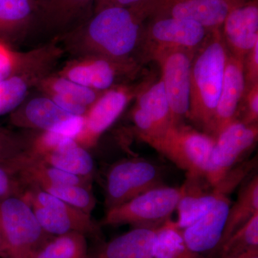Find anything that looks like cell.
<instances>
[{
  "label": "cell",
  "mask_w": 258,
  "mask_h": 258,
  "mask_svg": "<svg viewBox=\"0 0 258 258\" xmlns=\"http://www.w3.org/2000/svg\"><path fill=\"white\" fill-rule=\"evenodd\" d=\"M154 9V3L137 8H104L55 39L62 42L64 51L76 57L96 55L137 60L134 54L143 45L144 22L152 17Z\"/></svg>",
  "instance_id": "cell-1"
},
{
  "label": "cell",
  "mask_w": 258,
  "mask_h": 258,
  "mask_svg": "<svg viewBox=\"0 0 258 258\" xmlns=\"http://www.w3.org/2000/svg\"><path fill=\"white\" fill-rule=\"evenodd\" d=\"M228 50L220 29L211 30L191 61L187 118L208 133L216 108Z\"/></svg>",
  "instance_id": "cell-2"
},
{
  "label": "cell",
  "mask_w": 258,
  "mask_h": 258,
  "mask_svg": "<svg viewBox=\"0 0 258 258\" xmlns=\"http://www.w3.org/2000/svg\"><path fill=\"white\" fill-rule=\"evenodd\" d=\"M64 52L57 39L34 50L20 52L13 72L0 81V115L11 113L20 106L32 88L52 74Z\"/></svg>",
  "instance_id": "cell-3"
},
{
  "label": "cell",
  "mask_w": 258,
  "mask_h": 258,
  "mask_svg": "<svg viewBox=\"0 0 258 258\" xmlns=\"http://www.w3.org/2000/svg\"><path fill=\"white\" fill-rule=\"evenodd\" d=\"M143 142L186 171L187 177L205 178L215 139L180 124L170 125L162 133Z\"/></svg>",
  "instance_id": "cell-4"
},
{
  "label": "cell",
  "mask_w": 258,
  "mask_h": 258,
  "mask_svg": "<svg viewBox=\"0 0 258 258\" xmlns=\"http://www.w3.org/2000/svg\"><path fill=\"white\" fill-rule=\"evenodd\" d=\"M0 233L5 258H32L52 237L43 230L30 205L20 196L0 199Z\"/></svg>",
  "instance_id": "cell-5"
},
{
  "label": "cell",
  "mask_w": 258,
  "mask_h": 258,
  "mask_svg": "<svg viewBox=\"0 0 258 258\" xmlns=\"http://www.w3.org/2000/svg\"><path fill=\"white\" fill-rule=\"evenodd\" d=\"M182 187L156 186L128 202L106 210L102 225H133L134 227H159L176 210L182 196Z\"/></svg>",
  "instance_id": "cell-6"
},
{
  "label": "cell",
  "mask_w": 258,
  "mask_h": 258,
  "mask_svg": "<svg viewBox=\"0 0 258 258\" xmlns=\"http://www.w3.org/2000/svg\"><path fill=\"white\" fill-rule=\"evenodd\" d=\"M21 197L32 208L43 230L52 237L72 232L86 236L99 234V228L91 215L71 206L40 188L30 186Z\"/></svg>",
  "instance_id": "cell-7"
},
{
  "label": "cell",
  "mask_w": 258,
  "mask_h": 258,
  "mask_svg": "<svg viewBox=\"0 0 258 258\" xmlns=\"http://www.w3.org/2000/svg\"><path fill=\"white\" fill-rule=\"evenodd\" d=\"M140 66L136 60H115L101 56L78 57L67 62L59 76L103 92L120 85L128 84Z\"/></svg>",
  "instance_id": "cell-8"
},
{
  "label": "cell",
  "mask_w": 258,
  "mask_h": 258,
  "mask_svg": "<svg viewBox=\"0 0 258 258\" xmlns=\"http://www.w3.org/2000/svg\"><path fill=\"white\" fill-rule=\"evenodd\" d=\"M149 84L147 81L138 85H120L103 91L83 116L82 128L75 140L86 149L94 147L128 103Z\"/></svg>",
  "instance_id": "cell-9"
},
{
  "label": "cell",
  "mask_w": 258,
  "mask_h": 258,
  "mask_svg": "<svg viewBox=\"0 0 258 258\" xmlns=\"http://www.w3.org/2000/svg\"><path fill=\"white\" fill-rule=\"evenodd\" d=\"M160 185L161 171L154 163L144 159L118 161L107 173L105 206L114 208Z\"/></svg>",
  "instance_id": "cell-10"
},
{
  "label": "cell",
  "mask_w": 258,
  "mask_h": 258,
  "mask_svg": "<svg viewBox=\"0 0 258 258\" xmlns=\"http://www.w3.org/2000/svg\"><path fill=\"white\" fill-rule=\"evenodd\" d=\"M195 52L174 49L156 51L149 55L160 66L161 80L169 103L171 125L182 124L184 118H187L190 74Z\"/></svg>",
  "instance_id": "cell-11"
},
{
  "label": "cell",
  "mask_w": 258,
  "mask_h": 258,
  "mask_svg": "<svg viewBox=\"0 0 258 258\" xmlns=\"http://www.w3.org/2000/svg\"><path fill=\"white\" fill-rule=\"evenodd\" d=\"M258 137L257 124H244L236 119L215 139L205 179L212 188L252 149Z\"/></svg>",
  "instance_id": "cell-12"
},
{
  "label": "cell",
  "mask_w": 258,
  "mask_h": 258,
  "mask_svg": "<svg viewBox=\"0 0 258 258\" xmlns=\"http://www.w3.org/2000/svg\"><path fill=\"white\" fill-rule=\"evenodd\" d=\"M10 122L18 128L39 132L61 130L74 138L82 128L83 116L70 114L43 94L25 100L10 113Z\"/></svg>",
  "instance_id": "cell-13"
},
{
  "label": "cell",
  "mask_w": 258,
  "mask_h": 258,
  "mask_svg": "<svg viewBox=\"0 0 258 258\" xmlns=\"http://www.w3.org/2000/svg\"><path fill=\"white\" fill-rule=\"evenodd\" d=\"M145 29L142 47L148 53L164 50H197L209 30L191 20L171 17H152Z\"/></svg>",
  "instance_id": "cell-14"
},
{
  "label": "cell",
  "mask_w": 258,
  "mask_h": 258,
  "mask_svg": "<svg viewBox=\"0 0 258 258\" xmlns=\"http://www.w3.org/2000/svg\"><path fill=\"white\" fill-rule=\"evenodd\" d=\"M132 117L142 141L159 135L171 125L169 103L161 79L148 85L137 95Z\"/></svg>",
  "instance_id": "cell-15"
},
{
  "label": "cell",
  "mask_w": 258,
  "mask_h": 258,
  "mask_svg": "<svg viewBox=\"0 0 258 258\" xmlns=\"http://www.w3.org/2000/svg\"><path fill=\"white\" fill-rule=\"evenodd\" d=\"M231 206L229 195H221L203 217L181 230L190 250L212 258L220 244Z\"/></svg>",
  "instance_id": "cell-16"
},
{
  "label": "cell",
  "mask_w": 258,
  "mask_h": 258,
  "mask_svg": "<svg viewBox=\"0 0 258 258\" xmlns=\"http://www.w3.org/2000/svg\"><path fill=\"white\" fill-rule=\"evenodd\" d=\"M244 61L228 52L224 71L221 91L208 134L214 139L237 119L239 106L245 94Z\"/></svg>",
  "instance_id": "cell-17"
},
{
  "label": "cell",
  "mask_w": 258,
  "mask_h": 258,
  "mask_svg": "<svg viewBox=\"0 0 258 258\" xmlns=\"http://www.w3.org/2000/svg\"><path fill=\"white\" fill-rule=\"evenodd\" d=\"M220 31L228 52L244 61L258 42L257 0H248L238 8L231 10Z\"/></svg>",
  "instance_id": "cell-18"
},
{
  "label": "cell",
  "mask_w": 258,
  "mask_h": 258,
  "mask_svg": "<svg viewBox=\"0 0 258 258\" xmlns=\"http://www.w3.org/2000/svg\"><path fill=\"white\" fill-rule=\"evenodd\" d=\"M231 10L222 0H156L151 18L171 17L191 20L211 31L221 28Z\"/></svg>",
  "instance_id": "cell-19"
},
{
  "label": "cell",
  "mask_w": 258,
  "mask_h": 258,
  "mask_svg": "<svg viewBox=\"0 0 258 258\" xmlns=\"http://www.w3.org/2000/svg\"><path fill=\"white\" fill-rule=\"evenodd\" d=\"M35 88L50 97L64 111L77 116H83L88 108L103 93L86 87L57 74H52L44 78Z\"/></svg>",
  "instance_id": "cell-20"
},
{
  "label": "cell",
  "mask_w": 258,
  "mask_h": 258,
  "mask_svg": "<svg viewBox=\"0 0 258 258\" xmlns=\"http://www.w3.org/2000/svg\"><path fill=\"white\" fill-rule=\"evenodd\" d=\"M159 227H134L101 244L89 258H154Z\"/></svg>",
  "instance_id": "cell-21"
},
{
  "label": "cell",
  "mask_w": 258,
  "mask_h": 258,
  "mask_svg": "<svg viewBox=\"0 0 258 258\" xmlns=\"http://www.w3.org/2000/svg\"><path fill=\"white\" fill-rule=\"evenodd\" d=\"M95 0H42L38 13L47 30L60 37L84 22L85 13L93 6Z\"/></svg>",
  "instance_id": "cell-22"
},
{
  "label": "cell",
  "mask_w": 258,
  "mask_h": 258,
  "mask_svg": "<svg viewBox=\"0 0 258 258\" xmlns=\"http://www.w3.org/2000/svg\"><path fill=\"white\" fill-rule=\"evenodd\" d=\"M19 175L27 187L42 188L49 185L78 184L92 186V180L74 175L34 157L28 150L20 159Z\"/></svg>",
  "instance_id": "cell-23"
},
{
  "label": "cell",
  "mask_w": 258,
  "mask_h": 258,
  "mask_svg": "<svg viewBox=\"0 0 258 258\" xmlns=\"http://www.w3.org/2000/svg\"><path fill=\"white\" fill-rule=\"evenodd\" d=\"M200 179L187 177L186 182L181 186L182 196L176 207L178 219L174 222L176 227L181 230L203 217L221 195L214 189L210 191H207L200 184Z\"/></svg>",
  "instance_id": "cell-24"
},
{
  "label": "cell",
  "mask_w": 258,
  "mask_h": 258,
  "mask_svg": "<svg viewBox=\"0 0 258 258\" xmlns=\"http://www.w3.org/2000/svg\"><path fill=\"white\" fill-rule=\"evenodd\" d=\"M37 159L70 174L93 180L96 167L92 156L74 139H67Z\"/></svg>",
  "instance_id": "cell-25"
},
{
  "label": "cell",
  "mask_w": 258,
  "mask_h": 258,
  "mask_svg": "<svg viewBox=\"0 0 258 258\" xmlns=\"http://www.w3.org/2000/svg\"><path fill=\"white\" fill-rule=\"evenodd\" d=\"M37 0H0V40L15 41L23 36L38 13Z\"/></svg>",
  "instance_id": "cell-26"
},
{
  "label": "cell",
  "mask_w": 258,
  "mask_h": 258,
  "mask_svg": "<svg viewBox=\"0 0 258 258\" xmlns=\"http://www.w3.org/2000/svg\"><path fill=\"white\" fill-rule=\"evenodd\" d=\"M257 212H258V176L257 174H255L242 186L239 191L238 197L235 203L231 205L221 240L217 249L236 230H238L246 222H248L251 217Z\"/></svg>",
  "instance_id": "cell-27"
},
{
  "label": "cell",
  "mask_w": 258,
  "mask_h": 258,
  "mask_svg": "<svg viewBox=\"0 0 258 258\" xmlns=\"http://www.w3.org/2000/svg\"><path fill=\"white\" fill-rule=\"evenodd\" d=\"M87 236L79 232L52 236L32 258H89Z\"/></svg>",
  "instance_id": "cell-28"
},
{
  "label": "cell",
  "mask_w": 258,
  "mask_h": 258,
  "mask_svg": "<svg viewBox=\"0 0 258 258\" xmlns=\"http://www.w3.org/2000/svg\"><path fill=\"white\" fill-rule=\"evenodd\" d=\"M256 247H258V212L228 237L212 258H236Z\"/></svg>",
  "instance_id": "cell-29"
},
{
  "label": "cell",
  "mask_w": 258,
  "mask_h": 258,
  "mask_svg": "<svg viewBox=\"0 0 258 258\" xmlns=\"http://www.w3.org/2000/svg\"><path fill=\"white\" fill-rule=\"evenodd\" d=\"M154 258H205L190 250L182 232L174 224L167 222L159 227Z\"/></svg>",
  "instance_id": "cell-30"
},
{
  "label": "cell",
  "mask_w": 258,
  "mask_h": 258,
  "mask_svg": "<svg viewBox=\"0 0 258 258\" xmlns=\"http://www.w3.org/2000/svg\"><path fill=\"white\" fill-rule=\"evenodd\" d=\"M40 189L88 215H91L96 208L97 200L92 186L78 184L49 185Z\"/></svg>",
  "instance_id": "cell-31"
},
{
  "label": "cell",
  "mask_w": 258,
  "mask_h": 258,
  "mask_svg": "<svg viewBox=\"0 0 258 258\" xmlns=\"http://www.w3.org/2000/svg\"><path fill=\"white\" fill-rule=\"evenodd\" d=\"M21 154L9 161L0 163V199L12 196L21 197L28 188L19 175Z\"/></svg>",
  "instance_id": "cell-32"
},
{
  "label": "cell",
  "mask_w": 258,
  "mask_h": 258,
  "mask_svg": "<svg viewBox=\"0 0 258 258\" xmlns=\"http://www.w3.org/2000/svg\"><path fill=\"white\" fill-rule=\"evenodd\" d=\"M32 138L0 126V163L9 161L28 150Z\"/></svg>",
  "instance_id": "cell-33"
},
{
  "label": "cell",
  "mask_w": 258,
  "mask_h": 258,
  "mask_svg": "<svg viewBox=\"0 0 258 258\" xmlns=\"http://www.w3.org/2000/svg\"><path fill=\"white\" fill-rule=\"evenodd\" d=\"M244 113L241 121L244 124H257L258 83L249 88L244 96Z\"/></svg>",
  "instance_id": "cell-34"
},
{
  "label": "cell",
  "mask_w": 258,
  "mask_h": 258,
  "mask_svg": "<svg viewBox=\"0 0 258 258\" xmlns=\"http://www.w3.org/2000/svg\"><path fill=\"white\" fill-rule=\"evenodd\" d=\"M20 55V52L12 49L8 42L0 40V81L13 72Z\"/></svg>",
  "instance_id": "cell-35"
},
{
  "label": "cell",
  "mask_w": 258,
  "mask_h": 258,
  "mask_svg": "<svg viewBox=\"0 0 258 258\" xmlns=\"http://www.w3.org/2000/svg\"><path fill=\"white\" fill-rule=\"evenodd\" d=\"M246 91L258 83V42L249 52L244 61Z\"/></svg>",
  "instance_id": "cell-36"
},
{
  "label": "cell",
  "mask_w": 258,
  "mask_h": 258,
  "mask_svg": "<svg viewBox=\"0 0 258 258\" xmlns=\"http://www.w3.org/2000/svg\"><path fill=\"white\" fill-rule=\"evenodd\" d=\"M154 0H95L93 3V13L111 7L132 8L152 3Z\"/></svg>",
  "instance_id": "cell-37"
},
{
  "label": "cell",
  "mask_w": 258,
  "mask_h": 258,
  "mask_svg": "<svg viewBox=\"0 0 258 258\" xmlns=\"http://www.w3.org/2000/svg\"><path fill=\"white\" fill-rule=\"evenodd\" d=\"M222 1L227 3L230 7L231 9H234V8H238L241 5H244L248 0H222Z\"/></svg>",
  "instance_id": "cell-38"
},
{
  "label": "cell",
  "mask_w": 258,
  "mask_h": 258,
  "mask_svg": "<svg viewBox=\"0 0 258 258\" xmlns=\"http://www.w3.org/2000/svg\"><path fill=\"white\" fill-rule=\"evenodd\" d=\"M236 258H258V247L250 249Z\"/></svg>",
  "instance_id": "cell-39"
},
{
  "label": "cell",
  "mask_w": 258,
  "mask_h": 258,
  "mask_svg": "<svg viewBox=\"0 0 258 258\" xmlns=\"http://www.w3.org/2000/svg\"><path fill=\"white\" fill-rule=\"evenodd\" d=\"M0 257L5 258V251L4 244H3V238L0 233Z\"/></svg>",
  "instance_id": "cell-40"
}]
</instances>
